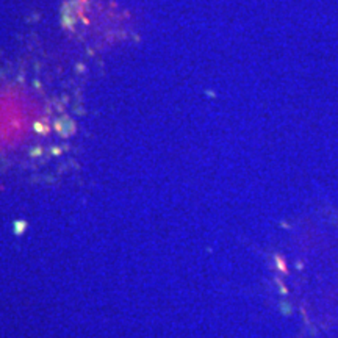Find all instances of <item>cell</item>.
<instances>
[{"instance_id":"cell-1","label":"cell","mask_w":338,"mask_h":338,"mask_svg":"<svg viewBox=\"0 0 338 338\" xmlns=\"http://www.w3.org/2000/svg\"><path fill=\"white\" fill-rule=\"evenodd\" d=\"M275 258H277V262H279V263H277V266H279V270H280V271H282L283 274H287V273H288V268L285 266V262H283V260H282V258H280L279 255H275Z\"/></svg>"}]
</instances>
